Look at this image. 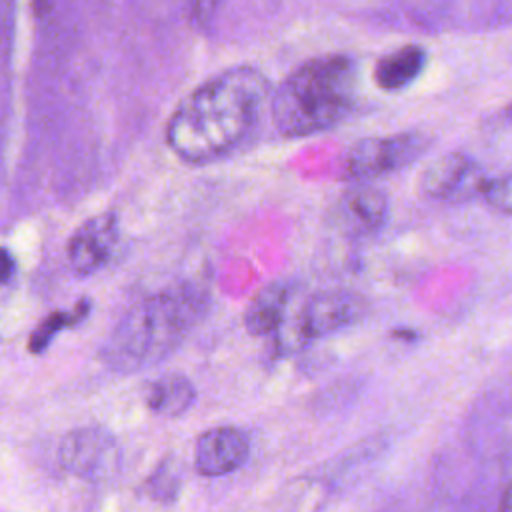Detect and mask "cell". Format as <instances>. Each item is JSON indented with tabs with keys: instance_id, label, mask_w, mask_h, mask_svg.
<instances>
[{
	"instance_id": "ba28073f",
	"label": "cell",
	"mask_w": 512,
	"mask_h": 512,
	"mask_svg": "<svg viewBox=\"0 0 512 512\" xmlns=\"http://www.w3.org/2000/svg\"><path fill=\"white\" fill-rule=\"evenodd\" d=\"M250 456V438L236 426H214L194 446V468L200 476L218 478L242 468Z\"/></svg>"
},
{
	"instance_id": "9c48e42d",
	"label": "cell",
	"mask_w": 512,
	"mask_h": 512,
	"mask_svg": "<svg viewBox=\"0 0 512 512\" xmlns=\"http://www.w3.org/2000/svg\"><path fill=\"white\" fill-rule=\"evenodd\" d=\"M118 242V218L114 212H104L82 222L70 236L66 256L78 276H88L100 270L112 256Z\"/></svg>"
},
{
	"instance_id": "d6986e66",
	"label": "cell",
	"mask_w": 512,
	"mask_h": 512,
	"mask_svg": "<svg viewBox=\"0 0 512 512\" xmlns=\"http://www.w3.org/2000/svg\"><path fill=\"white\" fill-rule=\"evenodd\" d=\"M504 118H506V122H510V124H512V102L504 108Z\"/></svg>"
},
{
	"instance_id": "7c38bea8",
	"label": "cell",
	"mask_w": 512,
	"mask_h": 512,
	"mask_svg": "<svg viewBox=\"0 0 512 512\" xmlns=\"http://www.w3.org/2000/svg\"><path fill=\"white\" fill-rule=\"evenodd\" d=\"M428 64V50L420 44L400 46L382 58L374 66V82L384 92H398L412 86Z\"/></svg>"
},
{
	"instance_id": "5b68a950",
	"label": "cell",
	"mask_w": 512,
	"mask_h": 512,
	"mask_svg": "<svg viewBox=\"0 0 512 512\" xmlns=\"http://www.w3.org/2000/svg\"><path fill=\"white\" fill-rule=\"evenodd\" d=\"M366 312L368 302L362 294L344 288H326L306 298L296 314V324L308 344L358 324Z\"/></svg>"
},
{
	"instance_id": "5bb4252c",
	"label": "cell",
	"mask_w": 512,
	"mask_h": 512,
	"mask_svg": "<svg viewBox=\"0 0 512 512\" xmlns=\"http://www.w3.org/2000/svg\"><path fill=\"white\" fill-rule=\"evenodd\" d=\"M92 310V302L88 298H80L72 310H56L52 314H48L30 334L28 340V350L32 354H40L44 352L50 342L54 340V336L64 330V328H74L78 326Z\"/></svg>"
},
{
	"instance_id": "2e32d148",
	"label": "cell",
	"mask_w": 512,
	"mask_h": 512,
	"mask_svg": "<svg viewBox=\"0 0 512 512\" xmlns=\"http://www.w3.org/2000/svg\"><path fill=\"white\" fill-rule=\"evenodd\" d=\"M480 198L500 214H512V172L500 176H488Z\"/></svg>"
},
{
	"instance_id": "9a60e30c",
	"label": "cell",
	"mask_w": 512,
	"mask_h": 512,
	"mask_svg": "<svg viewBox=\"0 0 512 512\" xmlns=\"http://www.w3.org/2000/svg\"><path fill=\"white\" fill-rule=\"evenodd\" d=\"M180 486H182L180 466L172 458H166L156 466V470L146 480V494L156 502L170 504L178 498Z\"/></svg>"
},
{
	"instance_id": "277c9868",
	"label": "cell",
	"mask_w": 512,
	"mask_h": 512,
	"mask_svg": "<svg viewBox=\"0 0 512 512\" xmlns=\"http://www.w3.org/2000/svg\"><path fill=\"white\" fill-rule=\"evenodd\" d=\"M428 146V136L416 130L368 136L346 150L344 174L352 182H372L416 162Z\"/></svg>"
},
{
	"instance_id": "8992f818",
	"label": "cell",
	"mask_w": 512,
	"mask_h": 512,
	"mask_svg": "<svg viewBox=\"0 0 512 512\" xmlns=\"http://www.w3.org/2000/svg\"><path fill=\"white\" fill-rule=\"evenodd\" d=\"M58 460L66 472L90 482H100L118 470L120 452L114 436L106 428L84 426L62 438Z\"/></svg>"
},
{
	"instance_id": "52a82bcc",
	"label": "cell",
	"mask_w": 512,
	"mask_h": 512,
	"mask_svg": "<svg viewBox=\"0 0 512 512\" xmlns=\"http://www.w3.org/2000/svg\"><path fill=\"white\" fill-rule=\"evenodd\" d=\"M486 178L484 168L472 156L446 152L424 168L420 186L430 200L454 204L480 198Z\"/></svg>"
},
{
	"instance_id": "e0dca14e",
	"label": "cell",
	"mask_w": 512,
	"mask_h": 512,
	"mask_svg": "<svg viewBox=\"0 0 512 512\" xmlns=\"http://www.w3.org/2000/svg\"><path fill=\"white\" fill-rule=\"evenodd\" d=\"M16 272V260L10 250L0 246V284H6Z\"/></svg>"
},
{
	"instance_id": "ac0fdd59",
	"label": "cell",
	"mask_w": 512,
	"mask_h": 512,
	"mask_svg": "<svg viewBox=\"0 0 512 512\" xmlns=\"http://www.w3.org/2000/svg\"><path fill=\"white\" fill-rule=\"evenodd\" d=\"M500 512H512V482H508V486H506L504 492H502Z\"/></svg>"
},
{
	"instance_id": "4fadbf2b",
	"label": "cell",
	"mask_w": 512,
	"mask_h": 512,
	"mask_svg": "<svg viewBox=\"0 0 512 512\" xmlns=\"http://www.w3.org/2000/svg\"><path fill=\"white\" fill-rule=\"evenodd\" d=\"M196 400V388L184 374H166L150 382L146 390V406L164 418L186 414Z\"/></svg>"
},
{
	"instance_id": "7a4b0ae2",
	"label": "cell",
	"mask_w": 512,
	"mask_h": 512,
	"mask_svg": "<svg viewBox=\"0 0 512 512\" xmlns=\"http://www.w3.org/2000/svg\"><path fill=\"white\" fill-rule=\"evenodd\" d=\"M360 72L348 54H322L294 68L270 94V120L284 138H308L342 124L356 108Z\"/></svg>"
},
{
	"instance_id": "8fae6325",
	"label": "cell",
	"mask_w": 512,
	"mask_h": 512,
	"mask_svg": "<svg viewBox=\"0 0 512 512\" xmlns=\"http://www.w3.org/2000/svg\"><path fill=\"white\" fill-rule=\"evenodd\" d=\"M292 298V284L286 280H272L262 286L250 300L244 312V326L252 336H274L288 316Z\"/></svg>"
},
{
	"instance_id": "6da1fadb",
	"label": "cell",
	"mask_w": 512,
	"mask_h": 512,
	"mask_svg": "<svg viewBox=\"0 0 512 512\" xmlns=\"http://www.w3.org/2000/svg\"><path fill=\"white\" fill-rule=\"evenodd\" d=\"M272 86L254 66H230L190 90L172 110L164 138L192 166L220 162L244 146L270 104Z\"/></svg>"
},
{
	"instance_id": "30bf717a",
	"label": "cell",
	"mask_w": 512,
	"mask_h": 512,
	"mask_svg": "<svg viewBox=\"0 0 512 512\" xmlns=\"http://www.w3.org/2000/svg\"><path fill=\"white\" fill-rule=\"evenodd\" d=\"M336 216L354 234L380 232L390 216L388 196L370 182H354L338 200Z\"/></svg>"
},
{
	"instance_id": "3957f363",
	"label": "cell",
	"mask_w": 512,
	"mask_h": 512,
	"mask_svg": "<svg viewBox=\"0 0 512 512\" xmlns=\"http://www.w3.org/2000/svg\"><path fill=\"white\" fill-rule=\"evenodd\" d=\"M206 310V296L192 284L172 286L132 304L114 326L106 362L120 372H134L172 354Z\"/></svg>"
}]
</instances>
